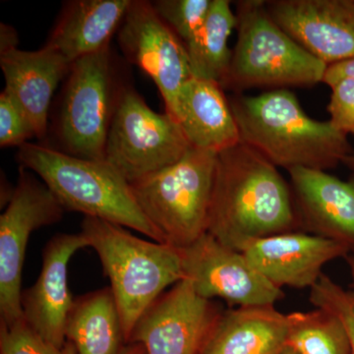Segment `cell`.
Listing matches in <instances>:
<instances>
[{
  "label": "cell",
  "mask_w": 354,
  "mask_h": 354,
  "mask_svg": "<svg viewBox=\"0 0 354 354\" xmlns=\"http://www.w3.org/2000/svg\"><path fill=\"white\" fill-rule=\"evenodd\" d=\"M295 230L290 184L276 165L242 142L218 153L208 234L241 252L251 242Z\"/></svg>",
  "instance_id": "6da1fadb"
},
{
  "label": "cell",
  "mask_w": 354,
  "mask_h": 354,
  "mask_svg": "<svg viewBox=\"0 0 354 354\" xmlns=\"http://www.w3.org/2000/svg\"><path fill=\"white\" fill-rule=\"evenodd\" d=\"M242 143L277 167L327 171L354 152L348 135L330 120H313L286 88L228 99Z\"/></svg>",
  "instance_id": "7a4b0ae2"
},
{
  "label": "cell",
  "mask_w": 354,
  "mask_h": 354,
  "mask_svg": "<svg viewBox=\"0 0 354 354\" xmlns=\"http://www.w3.org/2000/svg\"><path fill=\"white\" fill-rule=\"evenodd\" d=\"M17 160L41 177L65 211L131 228L165 243L140 208L129 181L106 160H86L28 142L19 147Z\"/></svg>",
  "instance_id": "3957f363"
},
{
  "label": "cell",
  "mask_w": 354,
  "mask_h": 354,
  "mask_svg": "<svg viewBox=\"0 0 354 354\" xmlns=\"http://www.w3.org/2000/svg\"><path fill=\"white\" fill-rule=\"evenodd\" d=\"M80 232L111 281L128 344L146 310L167 288L185 279L181 250L145 241L121 225L91 216L84 218Z\"/></svg>",
  "instance_id": "277c9868"
},
{
  "label": "cell",
  "mask_w": 354,
  "mask_h": 354,
  "mask_svg": "<svg viewBox=\"0 0 354 354\" xmlns=\"http://www.w3.org/2000/svg\"><path fill=\"white\" fill-rule=\"evenodd\" d=\"M235 7L237 41L223 90L241 94L253 88L279 90L323 83L328 65L272 19L264 0H241Z\"/></svg>",
  "instance_id": "5b68a950"
},
{
  "label": "cell",
  "mask_w": 354,
  "mask_h": 354,
  "mask_svg": "<svg viewBox=\"0 0 354 354\" xmlns=\"http://www.w3.org/2000/svg\"><path fill=\"white\" fill-rule=\"evenodd\" d=\"M216 157L191 147L176 164L130 183L140 208L165 243L184 249L206 234Z\"/></svg>",
  "instance_id": "8992f818"
},
{
  "label": "cell",
  "mask_w": 354,
  "mask_h": 354,
  "mask_svg": "<svg viewBox=\"0 0 354 354\" xmlns=\"http://www.w3.org/2000/svg\"><path fill=\"white\" fill-rule=\"evenodd\" d=\"M123 88L116 79L109 46L72 64L57 114L60 151L104 160L109 128Z\"/></svg>",
  "instance_id": "52a82bcc"
},
{
  "label": "cell",
  "mask_w": 354,
  "mask_h": 354,
  "mask_svg": "<svg viewBox=\"0 0 354 354\" xmlns=\"http://www.w3.org/2000/svg\"><path fill=\"white\" fill-rule=\"evenodd\" d=\"M191 147L174 116L156 113L134 88H123L104 160L129 183L176 164Z\"/></svg>",
  "instance_id": "ba28073f"
},
{
  "label": "cell",
  "mask_w": 354,
  "mask_h": 354,
  "mask_svg": "<svg viewBox=\"0 0 354 354\" xmlns=\"http://www.w3.org/2000/svg\"><path fill=\"white\" fill-rule=\"evenodd\" d=\"M65 209L44 183L21 167L17 184L0 216V323L22 320V272L30 236L62 220Z\"/></svg>",
  "instance_id": "9c48e42d"
},
{
  "label": "cell",
  "mask_w": 354,
  "mask_h": 354,
  "mask_svg": "<svg viewBox=\"0 0 354 354\" xmlns=\"http://www.w3.org/2000/svg\"><path fill=\"white\" fill-rule=\"evenodd\" d=\"M121 50L157 85L165 113L174 118L177 97L192 78L185 44L153 9L152 2L133 0L118 31Z\"/></svg>",
  "instance_id": "30bf717a"
},
{
  "label": "cell",
  "mask_w": 354,
  "mask_h": 354,
  "mask_svg": "<svg viewBox=\"0 0 354 354\" xmlns=\"http://www.w3.org/2000/svg\"><path fill=\"white\" fill-rule=\"evenodd\" d=\"M180 250L184 276L203 298L251 306L274 304L285 297L283 290L270 283L243 253L223 245L208 232Z\"/></svg>",
  "instance_id": "8fae6325"
},
{
  "label": "cell",
  "mask_w": 354,
  "mask_h": 354,
  "mask_svg": "<svg viewBox=\"0 0 354 354\" xmlns=\"http://www.w3.org/2000/svg\"><path fill=\"white\" fill-rule=\"evenodd\" d=\"M221 313L213 300L198 295L184 279L146 310L128 344H142L146 354H201Z\"/></svg>",
  "instance_id": "7c38bea8"
},
{
  "label": "cell",
  "mask_w": 354,
  "mask_h": 354,
  "mask_svg": "<svg viewBox=\"0 0 354 354\" xmlns=\"http://www.w3.org/2000/svg\"><path fill=\"white\" fill-rule=\"evenodd\" d=\"M265 4L272 19L324 64L354 58V0H270Z\"/></svg>",
  "instance_id": "4fadbf2b"
},
{
  "label": "cell",
  "mask_w": 354,
  "mask_h": 354,
  "mask_svg": "<svg viewBox=\"0 0 354 354\" xmlns=\"http://www.w3.org/2000/svg\"><path fill=\"white\" fill-rule=\"evenodd\" d=\"M88 247L79 234H58L43 250L41 272L36 283L22 291L23 319L37 334L50 344H66L65 327L75 298L68 286V266L72 256Z\"/></svg>",
  "instance_id": "5bb4252c"
},
{
  "label": "cell",
  "mask_w": 354,
  "mask_h": 354,
  "mask_svg": "<svg viewBox=\"0 0 354 354\" xmlns=\"http://www.w3.org/2000/svg\"><path fill=\"white\" fill-rule=\"evenodd\" d=\"M241 252L277 288L304 290L318 283L324 266L346 258L351 250L330 239L295 230L251 242Z\"/></svg>",
  "instance_id": "9a60e30c"
},
{
  "label": "cell",
  "mask_w": 354,
  "mask_h": 354,
  "mask_svg": "<svg viewBox=\"0 0 354 354\" xmlns=\"http://www.w3.org/2000/svg\"><path fill=\"white\" fill-rule=\"evenodd\" d=\"M300 232L330 239L354 251V177L348 181L325 171H288Z\"/></svg>",
  "instance_id": "2e32d148"
},
{
  "label": "cell",
  "mask_w": 354,
  "mask_h": 354,
  "mask_svg": "<svg viewBox=\"0 0 354 354\" xmlns=\"http://www.w3.org/2000/svg\"><path fill=\"white\" fill-rule=\"evenodd\" d=\"M71 65L48 46L39 50L15 48L0 53L4 90L24 111L39 139L48 132L51 100Z\"/></svg>",
  "instance_id": "e0dca14e"
},
{
  "label": "cell",
  "mask_w": 354,
  "mask_h": 354,
  "mask_svg": "<svg viewBox=\"0 0 354 354\" xmlns=\"http://www.w3.org/2000/svg\"><path fill=\"white\" fill-rule=\"evenodd\" d=\"M223 91L218 83L192 77L179 93L174 113L191 146L216 155L241 142Z\"/></svg>",
  "instance_id": "ac0fdd59"
},
{
  "label": "cell",
  "mask_w": 354,
  "mask_h": 354,
  "mask_svg": "<svg viewBox=\"0 0 354 354\" xmlns=\"http://www.w3.org/2000/svg\"><path fill=\"white\" fill-rule=\"evenodd\" d=\"M288 314L274 304L221 311L201 354H281L288 346Z\"/></svg>",
  "instance_id": "d6986e66"
},
{
  "label": "cell",
  "mask_w": 354,
  "mask_h": 354,
  "mask_svg": "<svg viewBox=\"0 0 354 354\" xmlns=\"http://www.w3.org/2000/svg\"><path fill=\"white\" fill-rule=\"evenodd\" d=\"M133 0H75L67 2L46 46L74 64L109 46Z\"/></svg>",
  "instance_id": "ffe728a7"
},
{
  "label": "cell",
  "mask_w": 354,
  "mask_h": 354,
  "mask_svg": "<svg viewBox=\"0 0 354 354\" xmlns=\"http://www.w3.org/2000/svg\"><path fill=\"white\" fill-rule=\"evenodd\" d=\"M65 337L77 354H122L127 337L111 286L75 298Z\"/></svg>",
  "instance_id": "44dd1931"
},
{
  "label": "cell",
  "mask_w": 354,
  "mask_h": 354,
  "mask_svg": "<svg viewBox=\"0 0 354 354\" xmlns=\"http://www.w3.org/2000/svg\"><path fill=\"white\" fill-rule=\"evenodd\" d=\"M228 0H213L207 19L185 44L193 77L221 86L232 60L228 39L236 29V15Z\"/></svg>",
  "instance_id": "7402d4cb"
},
{
  "label": "cell",
  "mask_w": 354,
  "mask_h": 354,
  "mask_svg": "<svg viewBox=\"0 0 354 354\" xmlns=\"http://www.w3.org/2000/svg\"><path fill=\"white\" fill-rule=\"evenodd\" d=\"M288 346L298 354H353L346 328L322 308L288 314Z\"/></svg>",
  "instance_id": "603a6c76"
},
{
  "label": "cell",
  "mask_w": 354,
  "mask_h": 354,
  "mask_svg": "<svg viewBox=\"0 0 354 354\" xmlns=\"http://www.w3.org/2000/svg\"><path fill=\"white\" fill-rule=\"evenodd\" d=\"M213 0H158L152 2L160 19L184 44L194 38L207 19Z\"/></svg>",
  "instance_id": "cb8c5ba5"
},
{
  "label": "cell",
  "mask_w": 354,
  "mask_h": 354,
  "mask_svg": "<svg viewBox=\"0 0 354 354\" xmlns=\"http://www.w3.org/2000/svg\"><path fill=\"white\" fill-rule=\"evenodd\" d=\"M0 354H77V351L70 342L57 346L46 341L22 319L9 325L0 323Z\"/></svg>",
  "instance_id": "d4e9b609"
},
{
  "label": "cell",
  "mask_w": 354,
  "mask_h": 354,
  "mask_svg": "<svg viewBox=\"0 0 354 354\" xmlns=\"http://www.w3.org/2000/svg\"><path fill=\"white\" fill-rule=\"evenodd\" d=\"M309 300L316 308L327 310L341 320L354 354V291L344 290L329 276L323 274L318 283L310 288Z\"/></svg>",
  "instance_id": "484cf974"
},
{
  "label": "cell",
  "mask_w": 354,
  "mask_h": 354,
  "mask_svg": "<svg viewBox=\"0 0 354 354\" xmlns=\"http://www.w3.org/2000/svg\"><path fill=\"white\" fill-rule=\"evenodd\" d=\"M36 136L31 121L6 90L0 94V146L21 147Z\"/></svg>",
  "instance_id": "4316f807"
},
{
  "label": "cell",
  "mask_w": 354,
  "mask_h": 354,
  "mask_svg": "<svg viewBox=\"0 0 354 354\" xmlns=\"http://www.w3.org/2000/svg\"><path fill=\"white\" fill-rule=\"evenodd\" d=\"M330 88L329 120L339 131L354 135V79H342Z\"/></svg>",
  "instance_id": "83f0119b"
},
{
  "label": "cell",
  "mask_w": 354,
  "mask_h": 354,
  "mask_svg": "<svg viewBox=\"0 0 354 354\" xmlns=\"http://www.w3.org/2000/svg\"><path fill=\"white\" fill-rule=\"evenodd\" d=\"M346 78L354 79V58L328 65L323 83L332 87L334 84Z\"/></svg>",
  "instance_id": "f1b7e54d"
},
{
  "label": "cell",
  "mask_w": 354,
  "mask_h": 354,
  "mask_svg": "<svg viewBox=\"0 0 354 354\" xmlns=\"http://www.w3.org/2000/svg\"><path fill=\"white\" fill-rule=\"evenodd\" d=\"M17 32L11 26L1 23L0 28V53L17 48L18 46Z\"/></svg>",
  "instance_id": "f546056e"
},
{
  "label": "cell",
  "mask_w": 354,
  "mask_h": 354,
  "mask_svg": "<svg viewBox=\"0 0 354 354\" xmlns=\"http://www.w3.org/2000/svg\"><path fill=\"white\" fill-rule=\"evenodd\" d=\"M122 354H146V351L142 344H127Z\"/></svg>",
  "instance_id": "4dcf8cb0"
},
{
  "label": "cell",
  "mask_w": 354,
  "mask_h": 354,
  "mask_svg": "<svg viewBox=\"0 0 354 354\" xmlns=\"http://www.w3.org/2000/svg\"><path fill=\"white\" fill-rule=\"evenodd\" d=\"M344 259H346V263H348L349 274H351V288H353V290L354 291V251L353 252L349 253Z\"/></svg>",
  "instance_id": "1f68e13d"
},
{
  "label": "cell",
  "mask_w": 354,
  "mask_h": 354,
  "mask_svg": "<svg viewBox=\"0 0 354 354\" xmlns=\"http://www.w3.org/2000/svg\"><path fill=\"white\" fill-rule=\"evenodd\" d=\"M342 165H346V167L351 171V176L354 177V152L349 153L342 160Z\"/></svg>",
  "instance_id": "d6a6232c"
},
{
  "label": "cell",
  "mask_w": 354,
  "mask_h": 354,
  "mask_svg": "<svg viewBox=\"0 0 354 354\" xmlns=\"http://www.w3.org/2000/svg\"><path fill=\"white\" fill-rule=\"evenodd\" d=\"M281 354H298L297 351H295V349L291 348L290 346H286L285 349H283V353Z\"/></svg>",
  "instance_id": "836d02e7"
}]
</instances>
